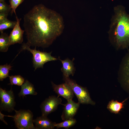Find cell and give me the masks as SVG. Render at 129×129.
Masks as SVG:
<instances>
[{
	"label": "cell",
	"mask_w": 129,
	"mask_h": 129,
	"mask_svg": "<svg viewBox=\"0 0 129 129\" xmlns=\"http://www.w3.org/2000/svg\"><path fill=\"white\" fill-rule=\"evenodd\" d=\"M14 116L9 115L8 117L13 119L16 126L18 129H36L33 124V114L30 110H15Z\"/></svg>",
	"instance_id": "3957f363"
},
{
	"label": "cell",
	"mask_w": 129,
	"mask_h": 129,
	"mask_svg": "<svg viewBox=\"0 0 129 129\" xmlns=\"http://www.w3.org/2000/svg\"><path fill=\"white\" fill-rule=\"evenodd\" d=\"M21 86V91L18 94L19 97H24L27 95H35L37 94L33 85L27 80H26Z\"/></svg>",
	"instance_id": "5bb4252c"
},
{
	"label": "cell",
	"mask_w": 129,
	"mask_h": 129,
	"mask_svg": "<svg viewBox=\"0 0 129 129\" xmlns=\"http://www.w3.org/2000/svg\"><path fill=\"white\" fill-rule=\"evenodd\" d=\"M125 100L119 102L117 100H112L108 103L107 108L111 112L118 114L124 108V102Z\"/></svg>",
	"instance_id": "9a60e30c"
},
{
	"label": "cell",
	"mask_w": 129,
	"mask_h": 129,
	"mask_svg": "<svg viewBox=\"0 0 129 129\" xmlns=\"http://www.w3.org/2000/svg\"><path fill=\"white\" fill-rule=\"evenodd\" d=\"M59 60L62 64V67L61 70L63 73V77H69L70 75L73 76L75 69L73 61L68 59L64 60L59 59Z\"/></svg>",
	"instance_id": "4fadbf2b"
},
{
	"label": "cell",
	"mask_w": 129,
	"mask_h": 129,
	"mask_svg": "<svg viewBox=\"0 0 129 129\" xmlns=\"http://www.w3.org/2000/svg\"><path fill=\"white\" fill-rule=\"evenodd\" d=\"M11 11L10 5H8L5 1H0V13L9 14Z\"/></svg>",
	"instance_id": "7402d4cb"
},
{
	"label": "cell",
	"mask_w": 129,
	"mask_h": 129,
	"mask_svg": "<svg viewBox=\"0 0 129 129\" xmlns=\"http://www.w3.org/2000/svg\"><path fill=\"white\" fill-rule=\"evenodd\" d=\"M24 0H9L10 5L11 8V14L14 13L16 16H17L16 13V10L18 7L22 4Z\"/></svg>",
	"instance_id": "44dd1931"
},
{
	"label": "cell",
	"mask_w": 129,
	"mask_h": 129,
	"mask_svg": "<svg viewBox=\"0 0 129 129\" xmlns=\"http://www.w3.org/2000/svg\"><path fill=\"white\" fill-rule=\"evenodd\" d=\"M63 80L70 87L77 98L79 103L92 105H95V102L91 99L86 88L78 85L75 81L70 79L69 77H63Z\"/></svg>",
	"instance_id": "277c9868"
},
{
	"label": "cell",
	"mask_w": 129,
	"mask_h": 129,
	"mask_svg": "<svg viewBox=\"0 0 129 129\" xmlns=\"http://www.w3.org/2000/svg\"><path fill=\"white\" fill-rule=\"evenodd\" d=\"M59 97L50 96L42 102L40 106L42 115L47 116L48 114L55 111L59 105L62 104V100Z\"/></svg>",
	"instance_id": "ba28073f"
},
{
	"label": "cell",
	"mask_w": 129,
	"mask_h": 129,
	"mask_svg": "<svg viewBox=\"0 0 129 129\" xmlns=\"http://www.w3.org/2000/svg\"><path fill=\"white\" fill-rule=\"evenodd\" d=\"M53 91L58 95L66 99L67 101L71 100L74 97V93L70 87L65 82L57 85L51 82Z\"/></svg>",
	"instance_id": "30bf717a"
},
{
	"label": "cell",
	"mask_w": 129,
	"mask_h": 129,
	"mask_svg": "<svg viewBox=\"0 0 129 129\" xmlns=\"http://www.w3.org/2000/svg\"><path fill=\"white\" fill-rule=\"evenodd\" d=\"M114 12L108 32L109 40L117 50L127 48L129 46V15L121 5L114 7Z\"/></svg>",
	"instance_id": "7a4b0ae2"
},
{
	"label": "cell",
	"mask_w": 129,
	"mask_h": 129,
	"mask_svg": "<svg viewBox=\"0 0 129 129\" xmlns=\"http://www.w3.org/2000/svg\"><path fill=\"white\" fill-rule=\"evenodd\" d=\"M0 112V119L1 121H2L6 125H7V124L4 120V116L8 117V115H5L2 114L1 112Z\"/></svg>",
	"instance_id": "cb8c5ba5"
},
{
	"label": "cell",
	"mask_w": 129,
	"mask_h": 129,
	"mask_svg": "<svg viewBox=\"0 0 129 129\" xmlns=\"http://www.w3.org/2000/svg\"><path fill=\"white\" fill-rule=\"evenodd\" d=\"M23 19L27 40L25 44L30 47H48L61 34L64 28L60 15L42 4L34 6Z\"/></svg>",
	"instance_id": "6da1fadb"
},
{
	"label": "cell",
	"mask_w": 129,
	"mask_h": 129,
	"mask_svg": "<svg viewBox=\"0 0 129 129\" xmlns=\"http://www.w3.org/2000/svg\"><path fill=\"white\" fill-rule=\"evenodd\" d=\"M77 122L76 119L74 118L68 119L63 122L58 123H56L55 127L57 129L63 128L68 129L74 126Z\"/></svg>",
	"instance_id": "e0dca14e"
},
{
	"label": "cell",
	"mask_w": 129,
	"mask_h": 129,
	"mask_svg": "<svg viewBox=\"0 0 129 129\" xmlns=\"http://www.w3.org/2000/svg\"><path fill=\"white\" fill-rule=\"evenodd\" d=\"M10 45L9 36L5 33H1L0 36V51L6 52Z\"/></svg>",
	"instance_id": "2e32d148"
},
{
	"label": "cell",
	"mask_w": 129,
	"mask_h": 129,
	"mask_svg": "<svg viewBox=\"0 0 129 129\" xmlns=\"http://www.w3.org/2000/svg\"><path fill=\"white\" fill-rule=\"evenodd\" d=\"M0 111L4 110L11 112L14 110L16 102L14 94L11 89L7 91L0 88Z\"/></svg>",
	"instance_id": "8992f818"
},
{
	"label": "cell",
	"mask_w": 129,
	"mask_h": 129,
	"mask_svg": "<svg viewBox=\"0 0 129 129\" xmlns=\"http://www.w3.org/2000/svg\"><path fill=\"white\" fill-rule=\"evenodd\" d=\"M36 47L32 49L25 43L22 46V50H27L30 51L33 55V62L35 70L38 68H43L44 64L46 62L57 60L58 59L52 56L51 52L47 53L37 50Z\"/></svg>",
	"instance_id": "5b68a950"
},
{
	"label": "cell",
	"mask_w": 129,
	"mask_h": 129,
	"mask_svg": "<svg viewBox=\"0 0 129 129\" xmlns=\"http://www.w3.org/2000/svg\"><path fill=\"white\" fill-rule=\"evenodd\" d=\"M16 24L9 36L10 45L21 44L23 41V35L25 31L22 29L20 26L21 19L18 18L16 16Z\"/></svg>",
	"instance_id": "8fae6325"
},
{
	"label": "cell",
	"mask_w": 129,
	"mask_h": 129,
	"mask_svg": "<svg viewBox=\"0 0 129 129\" xmlns=\"http://www.w3.org/2000/svg\"><path fill=\"white\" fill-rule=\"evenodd\" d=\"M12 66L10 64H6L0 65V80L2 81L7 77H9V71L11 70Z\"/></svg>",
	"instance_id": "ac0fdd59"
},
{
	"label": "cell",
	"mask_w": 129,
	"mask_h": 129,
	"mask_svg": "<svg viewBox=\"0 0 129 129\" xmlns=\"http://www.w3.org/2000/svg\"><path fill=\"white\" fill-rule=\"evenodd\" d=\"M16 21H10L7 19L0 23V32H3L4 31L8 29L13 28L16 24Z\"/></svg>",
	"instance_id": "d6986e66"
},
{
	"label": "cell",
	"mask_w": 129,
	"mask_h": 129,
	"mask_svg": "<svg viewBox=\"0 0 129 129\" xmlns=\"http://www.w3.org/2000/svg\"><path fill=\"white\" fill-rule=\"evenodd\" d=\"M36 129H53L56 123L53 122L47 117L42 115L33 120Z\"/></svg>",
	"instance_id": "7c38bea8"
},
{
	"label": "cell",
	"mask_w": 129,
	"mask_h": 129,
	"mask_svg": "<svg viewBox=\"0 0 129 129\" xmlns=\"http://www.w3.org/2000/svg\"><path fill=\"white\" fill-rule=\"evenodd\" d=\"M9 14L0 13V23H1L7 19V17Z\"/></svg>",
	"instance_id": "603a6c76"
},
{
	"label": "cell",
	"mask_w": 129,
	"mask_h": 129,
	"mask_svg": "<svg viewBox=\"0 0 129 129\" xmlns=\"http://www.w3.org/2000/svg\"><path fill=\"white\" fill-rule=\"evenodd\" d=\"M5 0H0V1H5Z\"/></svg>",
	"instance_id": "d4e9b609"
},
{
	"label": "cell",
	"mask_w": 129,
	"mask_h": 129,
	"mask_svg": "<svg viewBox=\"0 0 129 129\" xmlns=\"http://www.w3.org/2000/svg\"><path fill=\"white\" fill-rule=\"evenodd\" d=\"M9 77L10 82L9 84L11 85L21 86L24 83V78L20 75H11Z\"/></svg>",
	"instance_id": "ffe728a7"
},
{
	"label": "cell",
	"mask_w": 129,
	"mask_h": 129,
	"mask_svg": "<svg viewBox=\"0 0 129 129\" xmlns=\"http://www.w3.org/2000/svg\"><path fill=\"white\" fill-rule=\"evenodd\" d=\"M64 106V109L61 118L63 120L74 118L79 107L80 103L75 102L72 99L67 100Z\"/></svg>",
	"instance_id": "9c48e42d"
},
{
	"label": "cell",
	"mask_w": 129,
	"mask_h": 129,
	"mask_svg": "<svg viewBox=\"0 0 129 129\" xmlns=\"http://www.w3.org/2000/svg\"><path fill=\"white\" fill-rule=\"evenodd\" d=\"M118 76L122 86L129 92V52L125 55L122 60Z\"/></svg>",
	"instance_id": "52a82bcc"
}]
</instances>
